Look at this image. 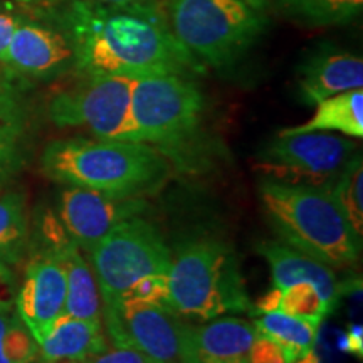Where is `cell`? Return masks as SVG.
<instances>
[{
	"label": "cell",
	"mask_w": 363,
	"mask_h": 363,
	"mask_svg": "<svg viewBox=\"0 0 363 363\" xmlns=\"http://www.w3.org/2000/svg\"><path fill=\"white\" fill-rule=\"evenodd\" d=\"M4 62L13 71L34 78H48L76 66L69 38L33 22H17Z\"/></svg>",
	"instance_id": "5bb4252c"
},
{
	"label": "cell",
	"mask_w": 363,
	"mask_h": 363,
	"mask_svg": "<svg viewBox=\"0 0 363 363\" xmlns=\"http://www.w3.org/2000/svg\"><path fill=\"white\" fill-rule=\"evenodd\" d=\"M257 330L247 320L219 316L201 326H179L180 363H247Z\"/></svg>",
	"instance_id": "4fadbf2b"
},
{
	"label": "cell",
	"mask_w": 363,
	"mask_h": 363,
	"mask_svg": "<svg viewBox=\"0 0 363 363\" xmlns=\"http://www.w3.org/2000/svg\"><path fill=\"white\" fill-rule=\"evenodd\" d=\"M56 256L66 269L65 315L101 323V293L93 267L84 259L81 249L74 242H69Z\"/></svg>",
	"instance_id": "d6986e66"
},
{
	"label": "cell",
	"mask_w": 363,
	"mask_h": 363,
	"mask_svg": "<svg viewBox=\"0 0 363 363\" xmlns=\"http://www.w3.org/2000/svg\"><path fill=\"white\" fill-rule=\"evenodd\" d=\"M103 305L116 301L135 281L169 272L172 249L155 224L142 216L120 222L89 251Z\"/></svg>",
	"instance_id": "52a82bcc"
},
{
	"label": "cell",
	"mask_w": 363,
	"mask_h": 363,
	"mask_svg": "<svg viewBox=\"0 0 363 363\" xmlns=\"http://www.w3.org/2000/svg\"><path fill=\"white\" fill-rule=\"evenodd\" d=\"M133 83L126 76H84L74 88L52 98L49 116L61 128H83L96 138L140 142L131 111Z\"/></svg>",
	"instance_id": "ba28073f"
},
{
	"label": "cell",
	"mask_w": 363,
	"mask_h": 363,
	"mask_svg": "<svg viewBox=\"0 0 363 363\" xmlns=\"http://www.w3.org/2000/svg\"><path fill=\"white\" fill-rule=\"evenodd\" d=\"M39 343L17 311L0 310V363H34Z\"/></svg>",
	"instance_id": "d4e9b609"
},
{
	"label": "cell",
	"mask_w": 363,
	"mask_h": 363,
	"mask_svg": "<svg viewBox=\"0 0 363 363\" xmlns=\"http://www.w3.org/2000/svg\"><path fill=\"white\" fill-rule=\"evenodd\" d=\"M274 6L303 26L333 27L360 17L363 0H274Z\"/></svg>",
	"instance_id": "603a6c76"
},
{
	"label": "cell",
	"mask_w": 363,
	"mask_h": 363,
	"mask_svg": "<svg viewBox=\"0 0 363 363\" xmlns=\"http://www.w3.org/2000/svg\"><path fill=\"white\" fill-rule=\"evenodd\" d=\"M66 35L74 49L76 69L89 74L187 76L203 67L172 33L169 17L153 0L123 4L71 2Z\"/></svg>",
	"instance_id": "6da1fadb"
},
{
	"label": "cell",
	"mask_w": 363,
	"mask_h": 363,
	"mask_svg": "<svg viewBox=\"0 0 363 363\" xmlns=\"http://www.w3.org/2000/svg\"><path fill=\"white\" fill-rule=\"evenodd\" d=\"M17 22L19 21L12 17L11 13L0 12V62H4V57H6L9 43H11Z\"/></svg>",
	"instance_id": "1f68e13d"
},
{
	"label": "cell",
	"mask_w": 363,
	"mask_h": 363,
	"mask_svg": "<svg viewBox=\"0 0 363 363\" xmlns=\"http://www.w3.org/2000/svg\"><path fill=\"white\" fill-rule=\"evenodd\" d=\"M313 131H338L350 138L363 136V88L345 91L316 104L306 123L281 130L278 135H299Z\"/></svg>",
	"instance_id": "ffe728a7"
},
{
	"label": "cell",
	"mask_w": 363,
	"mask_h": 363,
	"mask_svg": "<svg viewBox=\"0 0 363 363\" xmlns=\"http://www.w3.org/2000/svg\"><path fill=\"white\" fill-rule=\"evenodd\" d=\"M29 219L24 195L16 190L0 192V264L13 266L29 249Z\"/></svg>",
	"instance_id": "7402d4cb"
},
{
	"label": "cell",
	"mask_w": 363,
	"mask_h": 363,
	"mask_svg": "<svg viewBox=\"0 0 363 363\" xmlns=\"http://www.w3.org/2000/svg\"><path fill=\"white\" fill-rule=\"evenodd\" d=\"M353 234L362 240L363 238V162L362 153L357 152L343 169L325 185Z\"/></svg>",
	"instance_id": "cb8c5ba5"
},
{
	"label": "cell",
	"mask_w": 363,
	"mask_h": 363,
	"mask_svg": "<svg viewBox=\"0 0 363 363\" xmlns=\"http://www.w3.org/2000/svg\"><path fill=\"white\" fill-rule=\"evenodd\" d=\"M357 152L355 140L331 131L278 135L259 152L256 170L264 180L325 187Z\"/></svg>",
	"instance_id": "9c48e42d"
},
{
	"label": "cell",
	"mask_w": 363,
	"mask_h": 363,
	"mask_svg": "<svg viewBox=\"0 0 363 363\" xmlns=\"http://www.w3.org/2000/svg\"><path fill=\"white\" fill-rule=\"evenodd\" d=\"M66 269L59 256L39 251L26 267L24 281L17 289L16 311L40 343L54 321L65 315Z\"/></svg>",
	"instance_id": "7c38bea8"
},
{
	"label": "cell",
	"mask_w": 363,
	"mask_h": 363,
	"mask_svg": "<svg viewBox=\"0 0 363 363\" xmlns=\"http://www.w3.org/2000/svg\"><path fill=\"white\" fill-rule=\"evenodd\" d=\"M172 33L202 67L222 69L259 39L267 19L240 0H169Z\"/></svg>",
	"instance_id": "8992f818"
},
{
	"label": "cell",
	"mask_w": 363,
	"mask_h": 363,
	"mask_svg": "<svg viewBox=\"0 0 363 363\" xmlns=\"http://www.w3.org/2000/svg\"><path fill=\"white\" fill-rule=\"evenodd\" d=\"M298 88L303 101L311 106L345 91L363 88V59L335 49L311 54L299 66Z\"/></svg>",
	"instance_id": "2e32d148"
},
{
	"label": "cell",
	"mask_w": 363,
	"mask_h": 363,
	"mask_svg": "<svg viewBox=\"0 0 363 363\" xmlns=\"http://www.w3.org/2000/svg\"><path fill=\"white\" fill-rule=\"evenodd\" d=\"M131 111L140 142L157 148L180 172L208 165L203 130L206 98L189 78L177 74L136 78Z\"/></svg>",
	"instance_id": "3957f363"
},
{
	"label": "cell",
	"mask_w": 363,
	"mask_h": 363,
	"mask_svg": "<svg viewBox=\"0 0 363 363\" xmlns=\"http://www.w3.org/2000/svg\"><path fill=\"white\" fill-rule=\"evenodd\" d=\"M34 363H35V362H34ZM43 363H44V362H43Z\"/></svg>",
	"instance_id": "d590c367"
},
{
	"label": "cell",
	"mask_w": 363,
	"mask_h": 363,
	"mask_svg": "<svg viewBox=\"0 0 363 363\" xmlns=\"http://www.w3.org/2000/svg\"><path fill=\"white\" fill-rule=\"evenodd\" d=\"M17 286L7 266L0 264V310H13Z\"/></svg>",
	"instance_id": "f546056e"
},
{
	"label": "cell",
	"mask_w": 363,
	"mask_h": 363,
	"mask_svg": "<svg viewBox=\"0 0 363 363\" xmlns=\"http://www.w3.org/2000/svg\"><path fill=\"white\" fill-rule=\"evenodd\" d=\"M247 363H291V360L278 343L257 331V337L249 348Z\"/></svg>",
	"instance_id": "83f0119b"
},
{
	"label": "cell",
	"mask_w": 363,
	"mask_h": 363,
	"mask_svg": "<svg viewBox=\"0 0 363 363\" xmlns=\"http://www.w3.org/2000/svg\"><path fill=\"white\" fill-rule=\"evenodd\" d=\"M279 311L286 315L321 321L330 315L323 296L310 283H296L281 291Z\"/></svg>",
	"instance_id": "484cf974"
},
{
	"label": "cell",
	"mask_w": 363,
	"mask_h": 363,
	"mask_svg": "<svg viewBox=\"0 0 363 363\" xmlns=\"http://www.w3.org/2000/svg\"><path fill=\"white\" fill-rule=\"evenodd\" d=\"M40 167L57 184L115 197H147L165 187L174 167L157 148L106 138L56 140L45 147Z\"/></svg>",
	"instance_id": "7a4b0ae2"
},
{
	"label": "cell",
	"mask_w": 363,
	"mask_h": 363,
	"mask_svg": "<svg viewBox=\"0 0 363 363\" xmlns=\"http://www.w3.org/2000/svg\"><path fill=\"white\" fill-rule=\"evenodd\" d=\"M281 291L283 289L272 288L267 291L264 296H262L256 305H252V313L251 315L257 316V315H264V313H271V311H279V301H281Z\"/></svg>",
	"instance_id": "d6a6232c"
},
{
	"label": "cell",
	"mask_w": 363,
	"mask_h": 363,
	"mask_svg": "<svg viewBox=\"0 0 363 363\" xmlns=\"http://www.w3.org/2000/svg\"><path fill=\"white\" fill-rule=\"evenodd\" d=\"M240 2L247 4L249 7H252V9H256V11L262 12V11H266V9L269 7L271 4H274V0H240Z\"/></svg>",
	"instance_id": "836d02e7"
},
{
	"label": "cell",
	"mask_w": 363,
	"mask_h": 363,
	"mask_svg": "<svg viewBox=\"0 0 363 363\" xmlns=\"http://www.w3.org/2000/svg\"><path fill=\"white\" fill-rule=\"evenodd\" d=\"M44 363H45V362H44Z\"/></svg>",
	"instance_id": "8d00e7d4"
},
{
	"label": "cell",
	"mask_w": 363,
	"mask_h": 363,
	"mask_svg": "<svg viewBox=\"0 0 363 363\" xmlns=\"http://www.w3.org/2000/svg\"><path fill=\"white\" fill-rule=\"evenodd\" d=\"M257 252L269 264L272 286L284 289L296 283H310L323 296L330 313L347 293L348 283L338 278L333 267L281 240H262Z\"/></svg>",
	"instance_id": "9a60e30c"
},
{
	"label": "cell",
	"mask_w": 363,
	"mask_h": 363,
	"mask_svg": "<svg viewBox=\"0 0 363 363\" xmlns=\"http://www.w3.org/2000/svg\"><path fill=\"white\" fill-rule=\"evenodd\" d=\"M148 211L145 197H115L84 187H67L59 197V220L81 251H91L113 227Z\"/></svg>",
	"instance_id": "8fae6325"
},
{
	"label": "cell",
	"mask_w": 363,
	"mask_h": 363,
	"mask_svg": "<svg viewBox=\"0 0 363 363\" xmlns=\"http://www.w3.org/2000/svg\"><path fill=\"white\" fill-rule=\"evenodd\" d=\"M27 121L21 96L0 78V192L22 170L26 162Z\"/></svg>",
	"instance_id": "ac0fdd59"
},
{
	"label": "cell",
	"mask_w": 363,
	"mask_h": 363,
	"mask_svg": "<svg viewBox=\"0 0 363 363\" xmlns=\"http://www.w3.org/2000/svg\"><path fill=\"white\" fill-rule=\"evenodd\" d=\"M340 350L358 358L363 357V330L360 325H352L347 333L340 338Z\"/></svg>",
	"instance_id": "4dcf8cb0"
},
{
	"label": "cell",
	"mask_w": 363,
	"mask_h": 363,
	"mask_svg": "<svg viewBox=\"0 0 363 363\" xmlns=\"http://www.w3.org/2000/svg\"><path fill=\"white\" fill-rule=\"evenodd\" d=\"M81 363H148L147 358L131 348H106L96 355L86 358Z\"/></svg>",
	"instance_id": "f1b7e54d"
},
{
	"label": "cell",
	"mask_w": 363,
	"mask_h": 363,
	"mask_svg": "<svg viewBox=\"0 0 363 363\" xmlns=\"http://www.w3.org/2000/svg\"><path fill=\"white\" fill-rule=\"evenodd\" d=\"M259 197L281 242L333 269L355 266L360 259L362 240L326 189L262 180Z\"/></svg>",
	"instance_id": "277c9868"
},
{
	"label": "cell",
	"mask_w": 363,
	"mask_h": 363,
	"mask_svg": "<svg viewBox=\"0 0 363 363\" xmlns=\"http://www.w3.org/2000/svg\"><path fill=\"white\" fill-rule=\"evenodd\" d=\"M252 325L261 335L278 343L293 363L315 348L321 321L271 311L257 315Z\"/></svg>",
	"instance_id": "44dd1931"
},
{
	"label": "cell",
	"mask_w": 363,
	"mask_h": 363,
	"mask_svg": "<svg viewBox=\"0 0 363 363\" xmlns=\"http://www.w3.org/2000/svg\"><path fill=\"white\" fill-rule=\"evenodd\" d=\"M71 2H88V4H123V2H135V0H71Z\"/></svg>",
	"instance_id": "e575fe53"
},
{
	"label": "cell",
	"mask_w": 363,
	"mask_h": 363,
	"mask_svg": "<svg viewBox=\"0 0 363 363\" xmlns=\"http://www.w3.org/2000/svg\"><path fill=\"white\" fill-rule=\"evenodd\" d=\"M101 320L115 347L131 348L148 363H180V321L167 308L136 299H116L103 305Z\"/></svg>",
	"instance_id": "30bf717a"
},
{
	"label": "cell",
	"mask_w": 363,
	"mask_h": 363,
	"mask_svg": "<svg viewBox=\"0 0 363 363\" xmlns=\"http://www.w3.org/2000/svg\"><path fill=\"white\" fill-rule=\"evenodd\" d=\"M169 286L175 316L208 321L227 313H252L238 254L219 238L180 242L172 252Z\"/></svg>",
	"instance_id": "5b68a950"
},
{
	"label": "cell",
	"mask_w": 363,
	"mask_h": 363,
	"mask_svg": "<svg viewBox=\"0 0 363 363\" xmlns=\"http://www.w3.org/2000/svg\"><path fill=\"white\" fill-rule=\"evenodd\" d=\"M106 348L101 323L67 315L59 316L39 343L40 358L45 363H81Z\"/></svg>",
	"instance_id": "e0dca14e"
},
{
	"label": "cell",
	"mask_w": 363,
	"mask_h": 363,
	"mask_svg": "<svg viewBox=\"0 0 363 363\" xmlns=\"http://www.w3.org/2000/svg\"><path fill=\"white\" fill-rule=\"evenodd\" d=\"M118 299H136V301L153 303L170 311V286L169 272H155L135 281Z\"/></svg>",
	"instance_id": "4316f807"
}]
</instances>
